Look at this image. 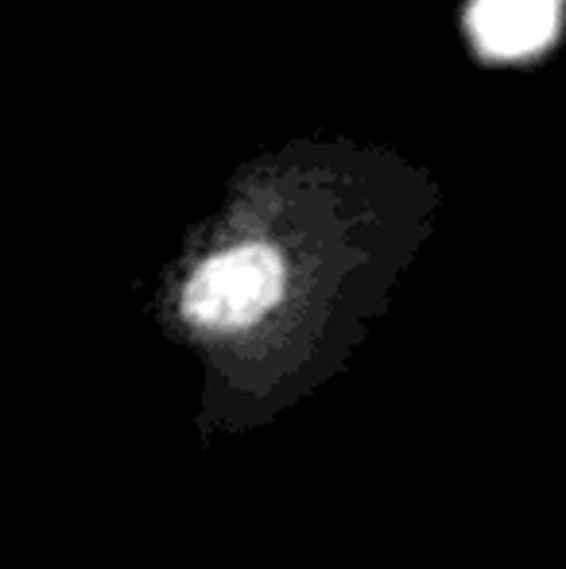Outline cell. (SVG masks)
Wrapping results in <instances>:
<instances>
[{
    "label": "cell",
    "mask_w": 566,
    "mask_h": 569,
    "mask_svg": "<svg viewBox=\"0 0 566 569\" xmlns=\"http://www.w3.org/2000/svg\"><path fill=\"white\" fill-rule=\"evenodd\" d=\"M287 291V260L276 244L249 240L214 252L182 287V318L198 330H249Z\"/></svg>",
    "instance_id": "cell-1"
},
{
    "label": "cell",
    "mask_w": 566,
    "mask_h": 569,
    "mask_svg": "<svg viewBox=\"0 0 566 569\" xmlns=\"http://www.w3.org/2000/svg\"><path fill=\"white\" fill-rule=\"evenodd\" d=\"M555 0H477V43L497 59H520L544 47L555 31Z\"/></svg>",
    "instance_id": "cell-2"
}]
</instances>
